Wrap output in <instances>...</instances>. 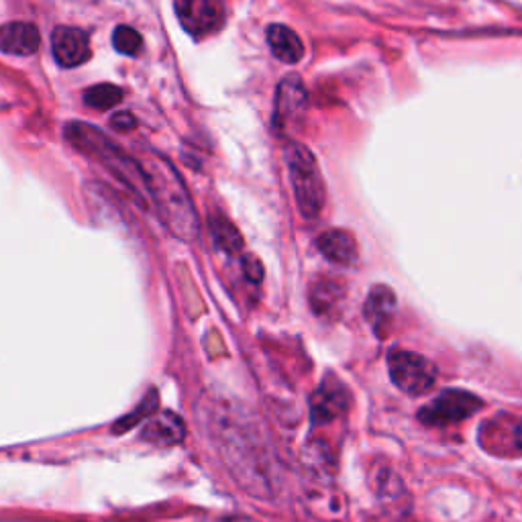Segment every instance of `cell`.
I'll list each match as a JSON object with an SVG mask.
<instances>
[{"instance_id": "30bf717a", "label": "cell", "mask_w": 522, "mask_h": 522, "mask_svg": "<svg viewBox=\"0 0 522 522\" xmlns=\"http://www.w3.org/2000/svg\"><path fill=\"white\" fill-rule=\"evenodd\" d=\"M51 47L60 66L76 68L90 58L88 35L76 27H58L51 35Z\"/></svg>"}, {"instance_id": "5bb4252c", "label": "cell", "mask_w": 522, "mask_h": 522, "mask_svg": "<svg viewBox=\"0 0 522 522\" xmlns=\"http://www.w3.org/2000/svg\"><path fill=\"white\" fill-rule=\"evenodd\" d=\"M141 439L160 447H172L184 439V423L174 412H162L143 427Z\"/></svg>"}, {"instance_id": "2e32d148", "label": "cell", "mask_w": 522, "mask_h": 522, "mask_svg": "<svg viewBox=\"0 0 522 522\" xmlns=\"http://www.w3.org/2000/svg\"><path fill=\"white\" fill-rule=\"evenodd\" d=\"M208 229H211L213 243L219 251H223L225 255H231V257L241 255L243 237L231 221H227L225 217H213L211 223H208Z\"/></svg>"}, {"instance_id": "e0dca14e", "label": "cell", "mask_w": 522, "mask_h": 522, "mask_svg": "<svg viewBox=\"0 0 522 522\" xmlns=\"http://www.w3.org/2000/svg\"><path fill=\"white\" fill-rule=\"evenodd\" d=\"M343 298V284L331 278H323L312 284L310 290V304L317 315H329V312L341 302Z\"/></svg>"}, {"instance_id": "9a60e30c", "label": "cell", "mask_w": 522, "mask_h": 522, "mask_svg": "<svg viewBox=\"0 0 522 522\" xmlns=\"http://www.w3.org/2000/svg\"><path fill=\"white\" fill-rule=\"evenodd\" d=\"M272 54L284 64H298L304 58V45L300 37L286 25H270L266 31Z\"/></svg>"}, {"instance_id": "44dd1931", "label": "cell", "mask_w": 522, "mask_h": 522, "mask_svg": "<svg viewBox=\"0 0 522 522\" xmlns=\"http://www.w3.org/2000/svg\"><path fill=\"white\" fill-rule=\"evenodd\" d=\"M241 264H243V274L249 282H259L261 278H264V266H261V261L257 257L243 255Z\"/></svg>"}, {"instance_id": "52a82bcc", "label": "cell", "mask_w": 522, "mask_h": 522, "mask_svg": "<svg viewBox=\"0 0 522 522\" xmlns=\"http://www.w3.org/2000/svg\"><path fill=\"white\" fill-rule=\"evenodd\" d=\"M176 15L194 37L211 35L223 25V7L217 0H176Z\"/></svg>"}, {"instance_id": "4fadbf2b", "label": "cell", "mask_w": 522, "mask_h": 522, "mask_svg": "<svg viewBox=\"0 0 522 522\" xmlns=\"http://www.w3.org/2000/svg\"><path fill=\"white\" fill-rule=\"evenodd\" d=\"M321 253L337 266H353L357 261V243L349 231L329 229L317 241Z\"/></svg>"}, {"instance_id": "8fae6325", "label": "cell", "mask_w": 522, "mask_h": 522, "mask_svg": "<svg viewBox=\"0 0 522 522\" xmlns=\"http://www.w3.org/2000/svg\"><path fill=\"white\" fill-rule=\"evenodd\" d=\"M363 317L370 323L374 333L384 339L396 317V294L384 284L374 286L368 298H365Z\"/></svg>"}, {"instance_id": "6da1fadb", "label": "cell", "mask_w": 522, "mask_h": 522, "mask_svg": "<svg viewBox=\"0 0 522 522\" xmlns=\"http://www.w3.org/2000/svg\"><path fill=\"white\" fill-rule=\"evenodd\" d=\"M211 431L239 484L257 496L272 494V459L249 414L221 406Z\"/></svg>"}, {"instance_id": "7a4b0ae2", "label": "cell", "mask_w": 522, "mask_h": 522, "mask_svg": "<svg viewBox=\"0 0 522 522\" xmlns=\"http://www.w3.org/2000/svg\"><path fill=\"white\" fill-rule=\"evenodd\" d=\"M137 162L147 180L149 204H153L162 223L178 239L194 241L200 231V221L182 176L160 153L147 151Z\"/></svg>"}, {"instance_id": "ac0fdd59", "label": "cell", "mask_w": 522, "mask_h": 522, "mask_svg": "<svg viewBox=\"0 0 522 522\" xmlns=\"http://www.w3.org/2000/svg\"><path fill=\"white\" fill-rule=\"evenodd\" d=\"M123 100V90L115 84H98L84 92V102L92 109L107 111Z\"/></svg>"}, {"instance_id": "7402d4cb", "label": "cell", "mask_w": 522, "mask_h": 522, "mask_svg": "<svg viewBox=\"0 0 522 522\" xmlns=\"http://www.w3.org/2000/svg\"><path fill=\"white\" fill-rule=\"evenodd\" d=\"M111 125H113L115 129H119V131H129V129H133V127L137 125V121H135V117H133L131 113H117V115L111 119Z\"/></svg>"}, {"instance_id": "3957f363", "label": "cell", "mask_w": 522, "mask_h": 522, "mask_svg": "<svg viewBox=\"0 0 522 522\" xmlns=\"http://www.w3.org/2000/svg\"><path fill=\"white\" fill-rule=\"evenodd\" d=\"M66 139L84 155L92 160H98L104 168L121 180L143 204H149V192H147V180L137 160L129 158V155L113 143L102 131H98L92 125L74 121L66 125L64 131Z\"/></svg>"}, {"instance_id": "ffe728a7", "label": "cell", "mask_w": 522, "mask_h": 522, "mask_svg": "<svg viewBox=\"0 0 522 522\" xmlns=\"http://www.w3.org/2000/svg\"><path fill=\"white\" fill-rule=\"evenodd\" d=\"M113 45H115V49L119 51V54H123V56H137L141 45H143V39H141V35L133 27L121 25L113 33Z\"/></svg>"}, {"instance_id": "277c9868", "label": "cell", "mask_w": 522, "mask_h": 522, "mask_svg": "<svg viewBox=\"0 0 522 522\" xmlns=\"http://www.w3.org/2000/svg\"><path fill=\"white\" fill-rule=\"evenodd\" d=\"M286 164L300 215L317 219L325 206L327 190L315 155L302 143H290L286 147Z\"/></svg>"}, {"instance_id": "ba28073f", "label": "cell", "mask_w": 522, "mask_h": 522, "mask_svg": "<svg viewBox=\"0 0 522 522\" xmlns=\"http://www.w3.org/2000/svg\"><path fill=\"white\" fill-rule=\"evenodd\" d=\"M308 104V94L300 76L290 74L282 78L276 90V109H274V127L286 131L294 121H298Z\"/></svg>"}, {"instance_id": "603a6c76", "label": "cell", "mask_w": 522, "mask_h": 522, "mask_svg": "<svg viewBox=\"0 0 522 522\" xmlns=\"http://www.w3.org/2000/svg\"><path fill=\"white\" fill-rule=\"evenodd\" d=\"M514 439H516V447L522 451V421H520V425H518V429H516Z\"/></svg>"}, {"instance_id": "8992f818", "label": "cell", "mask_w": 522, "mask_h": 522, "mask_svg": "<svg viewBox=\"0 0 522 522\" xmlns=\"http://www.w3.org/2000/svg\"><path fill=\"white\" fill-rule=\"evenodd\" d=\"M482 400L465 390H445L431 404L421 408L419 419L431 427H447L461 423L482 408Z\"/></svg>"}, {"instance_id": "d6986e66", "label": "cell", "mask_w": 522, "mask_h": 522, "mask_svg": "<svg viewBox=\"0 0 522 522\" xmlns=\"http://www.w3.org/2000/svg\"><path fill=\"white\" fill-rule=\"evenodd\" d=\"M155 408H158V394L151 392V394H147V396L141 400V404H139L133 412H129L127 416H123V419L115 425V433H123V431L133 429L139 421H145L147 416H153Z\"/></svg>"}, {"instance_id": "7c38bea8", "label": "cell", "mask_w": 522, "mask_h": 522, "mask_svg": "<svg viewBox=\"0 0 522 522\" xmlns=\"http://www.w3.org/2000/svg\"><path fill=\"white\" fill-rule=\"evenodd\" d=\"M41 35L31 23L15 21L0 27V51L11 56H33L39 49Z\"/></svg>"}, {"instance_id": "9c48e42d", "label": "cell", "mask_w": 522, "mask_h": 522, "mask_svg": "<svg viewBox=\"0 0 522 522\" xmlns=\"http://www.w3.org/2000/svg\"><path fill=\"white\" fill-rule=\"evenodd\" d=\"M349 406V392L343 382L329 376L321 384V388L310 398V414L312 421L325 425L335 421Z\"/></svg>"}, {"instance_id": "5b68a950", "label": "cell", "mask_w": 522, "mask_h": 522, "mask_svg": "<svg viewBox=\"0 0 522 522\" xmlns=\"http://www.w3.org/2000/svg\"><path fill=\"white\" fill-rule=\"evenodd\" d=\"M388 370L396 388L412 396L429 392L437 380V368L427 357L404 349L388 353Z\"/></svg>"}]
</instances>
